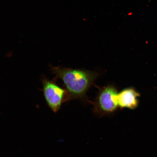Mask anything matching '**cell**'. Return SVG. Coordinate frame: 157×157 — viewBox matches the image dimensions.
Segmentation results:
<instances>
[{
    "label": "cell",
    "instance_id": "1",
    "mask_svg": "<svg viewBox=\"0 0 157 157\" xmlns=\"http://www.w3.org/2000/svg\"><path fill=\"white\" fill-rule=\"evenodd\" d=\"M51 70L63 82L69 100L85 99L88 90L99 75L90 71L60 67H52Z\"/></svg>",
    "mask_w": 157,
    "mask_h": 157
},
{
    "label": "cell",
    "instance_id": "2",
    "mask_svg": "<svg viewBox=\"0 0 157 157\" xmlns=\"http://www.w3.org/2000/svg\"><path fill=\"white\" fill-rule=\"evenodd\" d=\"M117 88L109 85L99 90L94 103V113L99 117L113 113L118 109Z\"/></svg>",
    "mask_w": 157,
    "mask_h": 157
},
{
    "label": "cell",
    "instance_id": "3",
    "mask_svg": "<svg viewBox=\"0 0 157 157\" xmlns=\"http://www.w3.org/2000/svg\"><path fill=\"white\" fill-rule=\"evenodd\" d=\"M43 91L48 107L55 113L57 112L64 102L69 100L66 89L60 87L55 81L43 76L42 78Z\"/></svg>",
    "mask_w": 157,
    "mask_h": 157
},
{
    "label": "cell",
    "instance_id": "4",
    "mask_svg": "<svg viewBox=\"0 0 157 157\" xmlns=\"http://www.w3.org/2000/svg\"><path fill=\"white\" fill-rule=\"evenodd\" d=\"M140 94L133 87L124 88L118 94L119 107L121 109H134L138 107Z\"/></svg>",
    "mask_w": 157,
    "mask_h": 157
}]
</instances>
